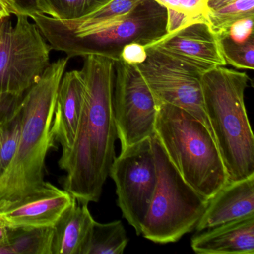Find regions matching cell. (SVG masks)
<instances>
[{
  "mask_svg": "<svg viewBox=\"0 0 254 254\" xmlns=\"http://www.w3.org/2000/svg\"><path fill=\"white\" fill-rule=\"evenodd\" d=\"M82 111L73 145L62 153L59 167L66 172L64 190L80 203L98 202L115 155V61L101 56L84 58Z\"/></svg>",
  "mask_w": 254,
  "mask_h": 254,
  "instance_id": "cell-1",
  "label": "cell"
},
{
  "mask_svg": "<svg viewBox=\"0 0 254 254\" xmlns=\"http://www.w3.org/2000/svg\"><path fill=\"white\" fill-rule=\"evenodd\" d=\"M69 58L50 64L41 78L25 93L15 154L0 177V211L39 188L45 181L46 158L56 148L51 133L58 91Z\"/></svg>",
  "mask_w": 254,
  "mask_h": 254,
  "instance_id": "cell-2",
  "label": "cell"
},
{
  "mask_svg": "<svg viewBox=\"0 0 254 254\" xmlns=\"http://www.w3.org/2000/svg\"><path fill=\"white\" fill-rule=\"evenodd\" d=\"M245 72L217 66L201 77L203 105L228 181L254 175V136L247 114Z\"/></svg>",
  "mask_w": 254,
  "mask_h": 254,
  "instance_id": "cell-3",
  "label": "cell"
},
{
  "mask_svg": "<svg viewBox=\"0 0 254 254\" xmlns=\"http://www.w3.org/2000/svg\"><path fill=\"white\" fill-rule=\"evenodd\" d=\"M154 133L184 181L210 200L228 181L210 130L182 108L157 104Z\"/></svg>",
  "mask_w": 254,
  "mask_h": 254,
  "instance_id": "cell-4",
  "label": "cell"
},
{
  "mask_svg": "<svg viewBox=\"0 0 254 254\" xmlns=\"http://www.w3.org/2000/svg\"><path fill=\"white\" fill-rule=\"evenodd\" d=\"M29 17L52 49L63 52L69 59L93 55L116 62L127 44L136 43L147 47L167 35V11L155 0H142L120 20L81 34L60 27L41 13Z\"/></svg>",
  "mask_w": 254,
  "mask_h": 254,
  "instance_id": "cell-5",
  "label": "cell"
},
{
  "mask_svg": "<svg viewBox=\"0 0 254 254\" xmlns=\"http://www.w3.org/2000/svg\"><path fill=\"white\" fill-rule=\"evenodd\" d=\"M151 139L158 178L141 235L154 243H173L195 228L209 200L184 181L155 133Z\"/></svg>",
  "mask_w": 254,
  "mask_h": 254,
  "instance_id": "cell-6",
  "label": "cell"
},
{
  "mask_svg": "<svg viewBox=\"0 0 254 254\" xmlns=\"http://www.w3.org/2000/svg\"><path fill=\"white\" fill-rule=\"evenodd\" d=\"M0 21V95L22 96L50 65L51 46L29 16Z\"/></svg>",
  "mask_w": 254,
  "mask_h": 254,
  "instance_id": "cell-7",
  "label": "cell"
},
{
  "mask_svg": "<svg viewBox=\"0 0 254 254\" xmlns=\"http://www.w3.org/2000/svg\"><path fill=\"white\" fill-rule=\"evenodd\" d=\"M109 176L115 183L123 216L140 236L158 178L151 137L121 150Z\"/></svg>",
  "mask_w": 254,
  "mask_h": 254,
  "instance_id": "cell-8",
  "label": "cell"
},
{
  "mask_svg": "<svg viewBox=\"0 0 254 254\" xmlns=\"http://www.w3.org/2000/svg\"><path fill=\"white\" fill-rule=\"evenodd\" d=\"M147 58L135 65L157 104L166 103L185 110L212 133L203 105V74L161 52L147 47Z\"/></svg>",
  "mask_w": 254,
  "mask_h": 254,
  "instance_id": "cell-9",
  "label": "cell"
},
{
  "mask_svg": "<svg viewBox=\"0 0 254 254\" xmlns=\"http://www.w3.org/2000/svg\"><path fill=\"white\" fill-rule=\"evenodd\" d=\"M113 103L121 150L154 134L155 99L136 66L121 59L114 64Z\"/></svg>",
  "mask_w": 254,
  "mask_h": 254,
  "instance_id": "cell-10",
  "label": "cell"
},
{
  "mask_svg": "<svg viewBox=\"0 0 254 254\" xmlns=\"http://www.w3.org/2000/svg\"><path fill=\"white\" fill-rule=\"evenodd\" d=\"M147 47H152L202 74L227 64L220 49L219 38L206 22L193 23L167 34Z\"/></svg>",
  "mask_w": 254,
  "mask_h": 254,
  "instance_id": "cell-11",
  "label": "cell"
},
{
  "mask_svg": "<svg viewBox=\"0 0 254 254\" xmlns=\"http://www.w3.org/2000/svg\"><path fill=\"white\" fill-rule=\"evenodd\" d=\"M76 199L50 182L0 211V222L9 228L53 227Z\"/></svg>",
  "mask_w": 254,
  "mask_h": 254,
  "instance_id": "cell-12",
  "label": "cell"
},
{
  "mask_svg": "<svg viewBox=\"0 0 254 254\" xmlns=\"http://www.w3.org/2000/svg\"><path fill=\"white\" fill-rule=\"evenodd\" d=\"M84 81L81 71L64 74L58 91L51 133L66 152L73 145L82 111Z\"/></svg>",
  "mask_w": 254,
  "mask_h": 254,
  "instance_id": "cell-13",
  "label": "cell"
},
{
  "mask_svg": "<svg viewBox=\"0 0 254 254\" xmlns=\"http://www.w3.org/2000/svg\"><path fill=\"white\" fill-rule=\"evenodd\" d=\"M197 233L191 240L196 254H254V214Z\"/></svg>",
  "mask_w": 254,
  "mask_h": 254,
  "instance_id": "cell-14",
  "label": "cell"
},
{
  "mask_svg": "<svg viewBox=\"0 0 254 254\" xmlns=\"http://www.w3.org/2000/svg\"><path fill=\"white\" fill-rule=\"evenodd\" d=\"M254 214V175L227 181L209 200L195 227L197 232Z\"/></svg>",
  "mask_w": 254,
  "mask_h": 254,
  "instance_id": "cell-15",
  "label": "cell"
},
{
  "mask_svg": "<svg viewBox=\"0 0 254 254\" xmlns=\"http://www.w3.org/2000/svg\"><path fill=\"white\" fill-rule=\"evenodd\" d=\"M94 222L88 203L75 200L53 227L52 254H87Z\"/></svg>",
  "mask_w": 254,
  "mask_h": 254,
  "instance_id": "cell-16",
  "label": "cell"
},
{
  "mask_svg": "<svg viewBox=\"0 0 254 254\" xmlns=\"http://www.w3.org/2000/svg\"><path fill=\"white\" fill-rule=\"evenodd\" d=\"M23 96L0 95V177L6 170L17 149Z\"/></svg>",
  "mask_w": 254,
  "mask_h": 254,
  "instance_id": "cell-17",
  "label": "cell"
},
{
  "mask_svg": "<svg viewBox=\"0 0 254 254\" xmlns=\"http://www.w3.org/2000/svg\"><path fill=\"white\" fill-rule=\"evenodd\" d=\"M142 0H113L97 11L73 20H57L52 18L60 27L75 34L84 33L108 23L117 21L128 14Z\"/></svg>",
  "mask_w": 254,
  "mask_h": 254,
  "instance_id": "cell-18",
  "label": "cell"
},
{
  "mask_svg": "<svg viewBox=\"0 0 254 254\" xmlns=\"http://www.w3.org/2000/svg\"><path fill=\"white\" fill-rule=\"evenodd\" d=\"M7 228L5 242L13 254H52L53 227Z\"/></svg>",
  "mask_w": 254,
  "mask_h": 254,
  "instance_id": "cell-19",
  "label": "cell"
},
{
  "mask_svg": "<svg viewBox=\"0 0 254 254\" xmlns=\"http://www.w3.org/2000/svg\"><path fill=\"white\" fill-rule=\"evenodd\" d=\"M113 0H36L38 12L57 20H73L88 15Z\"/></svg>",
  "mask_w": 254,
  "mask_h": 254,
  "instance_id": "cell-20",
  "label": "cell"
},
{
  "mask_svg": "<svg viewBox=\"0 0 254 254\" xmlns=\"http://www.w3.org/2000/svg\"><path fill=\"white\" fill-rule=\"evenodd\" d=\"M127 243L121 221L106 224L95 221L87 254H123Z\"/></svg>",
  "mask_w": 254,
  "mask_h": 254,
  "instance_id": "cell-21",
  "label": "cell"
},
{
  "mask_svg": "<svg viewBox=\"0 0 254 254\" xmlns=\"http://www.w3.org/2000/svg\"><path fill=\"white\" fill-rule=\"evenodd\" d=\"M254 17V0H237L215 10H209L206 20L214 34L219 37L228 35L230 26L242 19Z\"/></svg>",
  "mask_w": 254,
  "mask_h": 254,
  "instance_id": "cell-22",
  "label": "cell"
},
{
  "mask_svg": "<svg viewBox=\"0 0 254 254\" xmlns=\"http://www.w3.org/2000/svg\"><path fill=\"white\" fill-rule=\"evenodd\" d=\"M220 49L227 64L238 69L254 68V42L253 35L248 41L238 44L230 39L228 35L219 37Z\"/></svg>",
  "mask_w": 254,
  "mask_h": 254,
  "instance_id": "cell-23",
  "label": "cell"
},
{
  "mask_svg": "<svg viewBox=\"0 0 254 254\" xmlns=\"http://www.w3.org/2000/svg\"><path fill=\"white\" fill-rule=\"evenodd\" d=\"M157 3L166 9L173 10L177 12L198 18H206L209 9L207 0H155Z\"/></svg>",
  "mask_w": 254,
  "mask_h": 254,
  "instance_id": "cell-24",
  "label": "cell"
},
{
  "mask_svg": "<svg viewBox=\"0 0 254 254\" xmlns=\"http://www.w3.org/2000/svg\"><path fill=\"white\" fill-rule=\"evenodd\" d=\"M166 11H167V25H166L167 34L172 33L178 29H182L193 23H198V22L207 23L206 18L191 17V16L177 12L171 9H166Z\"/></svg>",
  "mask_w": 254,
  "mask_h": 254,
  "instance_id": "cell-25",
  "label": "cell"
},
{
  "mask_svg": "<svg viewBox=\"0 0 254 254\" xmlns=\"http://www.w3.org/2000/svg\"><path fill=\"white\" fill-rule=\"evenodd\" d=\"M254 18L242 19L233 23L229 29L228 35L230 39L238 44H242L248 41L253 35Z\"/></svg>",
  "mask_w": 254,
  "mask_h": 254,
  "instance_id": "cell-26",
  "label": "cell"
},
{
  "mask_svg": "<svg viewBox=\"0 0 254 254\" xmlns=\"http://www.w3.org/2000/svg\"><path fill=\"white\" fill-rule=\"evenodd\" d=\"M146 58L145 47L141 44L132 43L123 47L120 59L128 64L136 65L143 63Z\"/></svg>",
  "mask_w": 254,
  "mask_h": 254,
  "instance_id": "cell-27",
  "label": "cell"
},
{
  "mask_svg": "<svg viewBox=\"0 0 254 254\" xmlns=\"http://www.w3.org/2000/svg\"><path fill=\"white\" fill-rule=\"evenodd\" d=\"M23 14L15 0H0V19L8 18L11 15Z\"/></svg>",
  "mask_w": 254,
  "mask_h": 254,
  "instance_id": "cell-28",
  "label": "cell"
},
{
  "mask_svg": "<svg viewBox=\"0 0 254 254\" xmlns=\"http://www.w3.org/2000/svg\"><path fill=\"white\" fill-rule=\"evenodd\" d=\"M15 2L23 14L30 17L32 14L38 12L36 0H15Z\"/></svg>",
  "mask_w": 254,
  "mask_h": 254,
  "instance_id": "cell-29",
  "label": "cell"
},
{
  "mask_svg": "<svg viewBox=\"0 0 254 254\" xmlns=\"http://www.w3.org/2000/svg\"><path fill=\"white\" fill-rule=\"evenodd\" d=\"M237 0H207L206 5L208 9L215 10L221 7L225 6L232 2H236Z\"/></svg>",
  "mask_w": 254,
  "mask_h": 254,
  "instance_id": "cell-30",
  "label": "cell"
},
{
  "mask_svg": "<svg viewBox=\"0 0 254 254\" xmlns=\"http://www.w3.org/2000/svg\"><path fill=\"white\" fill-rule=\"evenodd\" d=\"M8 228L2 223H0V244L5 243L7 239Z\"/></svg>",
  "mask_w": 254,
  "mask_h": 254,
  "instance_id": "cell-31",
  "label": "cell"
},
{
  "mask_svg": "<svg viewBox=\"0 0 254 254\" xmlns=\"http://www.w3.org/2000/svg\"><path fill=\"white\" fill-rule=\"evenodd\" d=\"M0 254H13L12 251L10 249L6 242L0 244Z\"/></svg>",
  "mask_w": 254,
  "mask_h": 254,
  "instance_id": "cell-32",
  "label": "cell"
},
{
  "mask_svg": "<svg viewBox=\"0 0 254 254\" xmlns=\"http://www.w3.org/2000/svg\"><path fill=\"white\" fill-rule=\"evenodd\" d=\"M1 20H2V19H0V21H1Z\"/></svg>",
  "mask_w": 254,
  "mask_h": 254,
  "instance_id": "cell-33",
  "label": "cell"
},
{
  "mask_svg": "<svg viewBox=\"0 0 254 254\" xmlns=\"http://www.w3.org/2000/svg\"><path fill=\"white\" fill-rule=\"evenodd\" d=\"M0 223H1V222H0Z\"/></svg>",
  "mask_w": 254,
  "mask_h": 254,
  "instance_id": "cell-34",
  "label": "cell"
}]
</instances>
